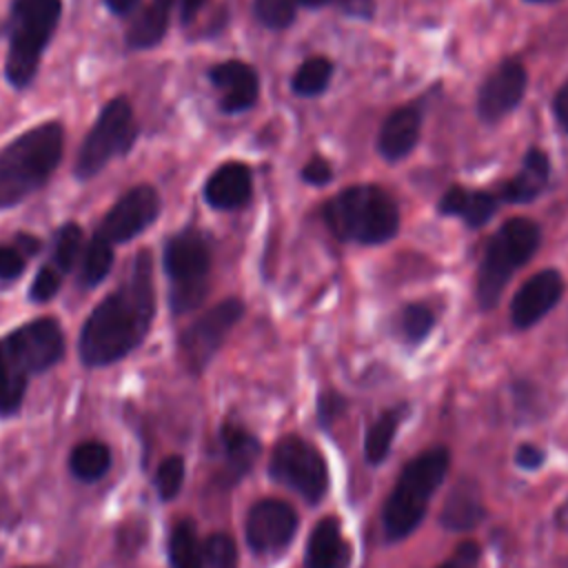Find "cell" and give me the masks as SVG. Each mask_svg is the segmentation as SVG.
<instances>
[{"label": "cell", "mask_w": 568, "mask_h": 568, "mask_svg": "<svg viewBox=\"0 0 568 568\" xmlns=\"http://www.w3.org/2000/svg\"><path fill=\"white\" fill-rule=\"evenodd\" d=\"M153 317V257L149 248H142L131 260L124 280L84 320L78 337L82 364L100 368L126 357L144 342Z\"/></svg>", "instance_id": "cell-1"}, {"label": "cell", "mask_w": 568, "mask_h": 568, "mask_svg": "<svg viewBox=\"0 0 568 568\" xmlns=\"http://www.w3.org/2000/svg\"><path fill=\"white\" fill-rule=\"evenodd\" d=\"M64 355V333L55 317H38L0 337V417L20 410L29 379Z\"/></svg>", "instance_id": "cell-2"}, {"label": "cell", "mask_w": 568, "mask_h": 568, "mask_svg": "<svg viewBox=\"0 0 568 568\" xmlns=\"http://www.w3.org/2000/svg\"><path fill=\"white\" fill-rule=\"evenodd\" d=\"M64 153V129L49 120L27 129L0 151V211L42 189Z\"/></svg>", "instance_id": "cell-3"}, {"label": "cell", "mask_w": 568, "mask_h": 568, "mask_svg": "<svg viewBox=\"0 0 568 568\" xmlns=\"http://www.w3.org/2000/svg\"><path fill=\"white\" fill-rule=\"evenodd\" d=\"M448 468L450 453L444 446H433L406 462L382 508L386 541L406 539L422 524L430 497L442 486Z\"/></svg>", "instance_id": "cell-4"}, {"label": "cell", "mask_w": 568, "mask_h": 568, "mask_svg": "<svg viewBox=\"0 0 568 568\" xmlns=\"http://www.w3.org/2000/svg\"><path fill=\"white\" fill-rule=\"evenodd\" d=\"M335 237L355 244L388 242L399 229V211L388 191L377 184H355L333 195L322 209Z\"/></svg>", "instance_id": "cell-5"}, {"label": "cell", "mask_w": 568, "mask_h": 568, "mask_svg": "<svg viewBox=\"0 0 568 568\" xmlns=\"http://www.w3.org/2000/svg\"><path fill=\"white\" fill-rule=\"evenodd\" d=\"M60 16L62 0H11L4 75L13 89L29 87L38 75L42 53L55 33Z\"/></svg>", "instance_id": "cell-6"}, {"label": "cell", "mask_w": 568, "mask_h": 568, "mask_svg": "<svg viewBox=\"0 0 568 568\" xmlns=\"http://www.w3.org/2000/svg\"><path fill=\"white\" fill-rule=\"evenodd\" d=\"M541 231L528 217H513L504 222L488 240L477 271V302L484 311L497 306L504 288L517 268L530 262L539 248Z\"/></svg>", "instance_id": "cell-7"}, {"label": "cell", "mask_w": 568, "mask_h": 568, "mask_svg": "<svg viewBox=\"0 0 568 568\" xmlns=\"http://www.w3.org/2000/svg\"><path fill=\"white\" fill-rule=\"evenodd\" d=\"M164 273L169 280V306L175 315L195 311L209 293V275L213 264L209 237L186 226L173 233L162 253Z\"/></svg>", "instance_id": "cell-8"}, {"label": "cell", "mask_w": 568, "mask_h": 568, "mask_svg": "<svg viewBox=\"0 0 568 568\" xmlns=\"http://www.w3.org/2000/svg\"><path fill=\"white\" fill-rule=\"evenodd\" d=\"M138 140V122L133 115V106L124 95L109 100L89 133L84 135L73 173L78 180L95 178L113 158L126 155Z\"/></svg>", "instance_id": "cell-9"}, {"label": "cell", "mask_w": 568, "mask_h": 568, "mask_svg": "<svg viewBox=\"0 0 568 568\" xmlns=\"http://www.w3.org/2000/svg\"><path fill=\"white\" fill-rule=\"evenodd\" d=\"M268 475L273 481L295 490L306 504H320L328 490V466L320 448L300 435L277 439Z\"/></svg>", "instance_id": "cell-10"}, {"label": "cell", "mask_w": 568, "mask_h": 568, "mask_svg": "<svg viewBox=\"0 0 568 568\" xmlns=\"http://www.w3.org/2000/svg\"><path fill=\"white\" fill-rule=\"evenodd\" d=\"M242 315L244 302L237 297H229L211 306L182 331L178 348L184 366L193 375H200L211 364V359L217 355V351L226 342L233 326L242 320Z\"/></svg>", "instance_id": "cell-11"}, {"label": "cell", "mask_w": 568, "mask_h": 568, "mask_svg": "<svg viewBox=\"0 0 568 568\" xmlns=\"http://www.w3.org/2000/svg\"><path fill=\"white\" fill-rule=\"evenodd\" d=\"M162 211L160 193L151 184L131 186L102 217L93 237L109 246L131 242L135 235L144 233Z\"/></svg>", "instance_id": "cell-12"}, {"label": "cell", "mask_w": 568, "mask_h": 568, "mask_svg": "<svg viewBox=\"0 0 568 568\" xmlns=\"http://www.w3.org/2000/svg\"><path fill=\"white\" fill-rule=\"evenodd\" d=\"M300 528V515L288 501L266 497L255 501L244 521V537L255 555L282 552Z\"/></svg>", "instance_id": "cell-13"}, {"label": "cell", "mask_w": 568, "mask_h": 568, "mask_svg": "<svg viewBox=\"0 0 568 568\" xmlns=\"http://www.w3.org/2000/svg\"><path fill=\"white\" fill-rule=\"evenodd\" d=\"M528 87L526 67L519 60H504L481 84L477 93V113L484 122H497L508 115Z\"/></svg>", "instance_id": "cell-14"}, {"label": "cell", "mask_w": 568, "mask_h": 568, "mask_svg": "<svg viewBox=\"0 0 568 568\" xmlns=\"http://www.w3.org/2000/svg\"><path fill=\"white\" fill-rule=\"evenodd\" d=\"M564 295V277L555 268L530 275L510 302V320L517 328H530L546 317Z\"/></svg>", "instance_id": "cell-15"}, {"label": "cell", "mask_w": 568, "mask_h": 568, "mask_svg": "<svg viewBox=\"0 0 568 568\" xmlns=\"http://www.w3.org/2000/svg\"><path fill=\"white\" fill-rule=\"evenodd\" d=\"M211 84L220 91V109L224 113L248 111L260 95V78L255 69L242 60H226L209 71Z\"/></svg>", "instance_id": "cell-16"}, {"label": "cell", "mask_w": 568, "mask_h": 568, "mask_svg": "<svg viewBox=\"0 0 568 568\" xmlns=\"http://www.w3.org/2000/svg\"><path fill=\"white\" fill-rule=\"evenodd\" d=\"M262 453L260 439L237 424H224L220 428V468L215 479L229 488L237 484L257 462Z\"/></svg>", "instance_id": "cell-17"}, {"label": "cell", "mask_w": 568, "mask_h": 568, "mask_svg": "<svg viewBox=\"0 0 568 568\" xmlns=\"http://www.w3.org/2000/svg\"><path fill=\"white\" fill-rule=\"evenodd\" d=\"M253 193L251 169L242 162L220 164L204 182V200L211 209L235 211L242 209Z\"/></svg>", "instance_id": "cell-18"}, {"label": "cell", "mask_w": 568, "mask_h": 568, "mask_svg": "<svg viewBox=\"0 0 568 568\" xmlns=\"http://www.w3.org/2000/svg\"><path fill=\"white\" fill-rule=\"evenodd\" d=\"M353 561V548L342 535L339 519L328 515L322 517L304 550V568H348Z\"/></svg>", "instance_id": "cell-19"}, {"label": "cell", "mask_w": 568, "mask_h": 568, "mask_svg": "<svg viewBox=\"0 0 568 568\" xmlns=\"http://www.w3.org/2000/svg\"><path fill=\"white\" fill-rule=\"evenodd\" d=\"M422 133V111L417 104L395 109L382 124L377 135V151L382 158L397 162L406 158Z\"/></svg>", "instance_id": "cell-20"}, {"label": "cell", "mask_w": 568, "mask_h": 568, "mask_svg": "<svg viewBox=\"0 0 568 568\" xmlns=\"http://www.w3.org/2000/svg\"><path fill=\"white\" fill-rule=\"evenodd\" d=\"M486 517L479 490L473 481H459L446 497L439 510V524L450 532H466L479 526Z\"/></svg>", "instance_id": "cell-21"}, {"label": "cell", "mask_w": 568, "mask_h": 568, "mask_svg": "<svg viewBox=\"0 0 568 568\" xmlns=\"http://www.w3.org/2000/svg\"><path fill=\"white\" fill-rule=\"evenodd\" d=\"M550 178V160L541 149H530L524 155L521 169L501 186V197L513 204H526L535 200Z\"/></svg>", "instance_id": "cell-22"}, {"label": "cell", "mask_w": 568, "mask_h": 568, "mask_svg": "<svg viewBox=\"0 0 568 568\" xmlns=\"http://www.w3.org/2000/svg\"><path fill=\"white\" fill-rule=\"evenodd\" d=\"M497 206V195L488 191H466L462 186H450L439 200V211L444 215H457L470 229L484 226L495 215Z\"/></svg>", "instance_id": "cell-23"}, {"label": "cell", "mask_w": 568, "mask_h": 568, "mask_svg": "<svg viewBox=\"0 0 568 568\" xmlns=\"http://www.w3.org/2000/svg\"><path fill=\"white\" fill-rule=\"evenodd\" d=\"M173 2L175 0H149L146 9L135 16L126 31V47L135 51L158 47L166 36Z\"/></svg>", "instance_id": "cell-24"}, {"label": "cell", "mask_w": 568, "mask_h": 568, "mask_svg": "<svg viewBox=\"0 0 568 568\" xmlns=\"http://www.w3.org/2000/svg\"><path fill=\"white\" fill-rule=\"evenodd\" d=\"M406 415H408V404H395V406L382 410L373 419V424L368 426V430L364 435V457L371 466H379L388 457L395 433H397L399 424L406 419Z\"/></svg>", "instance_id": "cell-25"}, {"label": "cell", "mask_w": 568, "mask_h": 568, "mask_svg": "<svg viewBox=\"0 0 568 568\" xmlns=\"http://www.w3.org/2000/svg\"><path fill=\"white\" fill-rule=\"evenodd\" d=\"M111 468V448L100 439L80 442L69 455V470L80 481H98Z\"/></svg>", "instance_id": "cell-26"}, {"label": "cell", "mask_w": 568, "mask_h": 568, "mask_svg": "<svg viewBox=\"0 0 568 568\" xmlns=\"http://www.w3.org/2000/svg\"><path fill=\"white\" fill-rule=\"evenodd\" d=\"M169 561L171 568H202L200 541L191 519H182L173 526L169 537Z\"/></svg>", "instance_id": "cell-27"}, {"label": "cell", "mask_w": 568, "mask_h": 568, "mask_svg": "<svg viewBox=\"0 0 568 568\" xmlns=\"http://www.w3.org/2000/svg\"><path fill=\"white\" fill-rule=\"evenodd\" d=\"M331 78H333V62L328 58L313 55L297 67V71L293 73L291 87L302 98H315L331 84Z\"/></svg>", "instance_id": "cell-28"}, {"label": "cell", "mask_w": 568, "mask_h": 568, "mask_svg": "<svg viewBox=\"0 0 568 568\" xmlns=\"http://www.w3.org/2000/svg\"><path fill=\"white\" fill-rule=\"evenodd\" d=\"M113 266V246L104 244L102 240L93 237L82 251V262H80V275L78 282L82 288H93L98 286L111 271Z\"/></svg>", "instance_id": "cell-29"}, {"label": "cell", "mask_w": 568, "mask_h": 568, "mask_svg": "<svg viewBox=\"0 0 568 568\" xmlns=\"http://www.w3.org/2000/svg\"><path fill=\"white\" fill-rule=\"evenodd\" d=\"M82 244H84V233L75 222H67L55 231V240H53V248H51V266L58 273H67L71 271V266L75 264V260L82 253Z\"/></svg>", "instance_id": "cell-30"}, {"label": "cell", "mask_w": 568, "mask_h": 568, "mask_svg": "<svg viewBox=\"0 0 568 568\" xmlns=\"http://www.w3.org/2000/svg\"><path fill=\"white\" fill-rule=\"evenodd\" d=\"M435 315L424 304H408L397 313V333L408 344H419L426 339V335L433 331Z\"/></svg>", "instance_id": "cell-31"}, {"label": "cell", "mask_w": 568, "mask_h": 568, "mask_svg": "<svg viewBox=\"0 0 568 568\" xmlns=\"http://www.w3.org/2000/svg\"><path fill=\"white\" fill-rule=\"evenodd\" d=\"M202 568H237V546L231 535L213 532L200 544Z\"/></svg>", "instance_id": "cell-32"}, {"label": "cell", "mask_w": 568, "mask_h": 568, "mask_svg": "<svg viewBox=\"0 0 568 568\" xmlns=\"http://www.w3.org/2000/svg\"><path fill=\"white\" fill-rule=\"evenodd\" d=\"M253 11L264 27L280 31L295 22L300 4L297 0H255Z\"/></svg>", "instance_id": "cell-33"}, {"label": "cell", "mask_w": 568, "mask_h": 568, "mask_svg": "<svg viewBox=\"0 0 568 568\" xmlns=\"http://www.w3.org/2000/svg\"><path fill=\"white\" fill-rule=\"evenodd\" d=\"M184 484V459L180 455H169L164 462H160L155 470V490L160 499L169 501L173 499Z\"/></svg>", "instance_id": "cell-34"}, {"label": "cell", "mask_w": 568, "mask_h": 568, "mask_svg": "<svg viewBox=\"0 0 568 568\" xmlns=\"http://www.w3.org/2000/svg\"><path fill=\"white\" fill-rule=\"evenodd\" d=\"M62 280L64 275L58 273L51 264H44L40 266L38 275L33 277L31 286H29V300L31 302H38V304H44L49 300H53L62 286Z\"/></svg>", "instance_id": "cell-35"}, {"label": "cell", "mask_w": 568, "mask_h": 568, "mask_svg": "<svg viewBox=\"0 0 568 568\" xmlns=\"http://www.w3.org/2000/svg\"><path fill=\"white\" fill-rule=\"evenodd\" d=\"M481 557V546L475 539L459 541L453 552L437 568H477Z\"/></svg>", "instance_id": "cell-36"}, {"label": "cell", "mask_w": 568, "mask_h": 568, "mask_svg": "<svg viewBox=\"0 0 568 568\" xmlns=\"http://www.w3.org/2000/svg\"><path fill=\"white\" fill-rule=\"evenodd\" d=\"M344 410H346V399L339 393L324 390L317 397V422L322 424V428H331V424H335V419L344 415Z\"/></svg>", "instance_id": "cell-37"}, {"label": "cell", "mask_w": 568, "mask_h": 568, "mask_svg": "<svg viewBox=\"0 0 568 568\" xmlns=\"http://www.w3.org/2000/svg\"><path fill=\"white\" fill-rule=\"evenodd\" d=\"M27 257L18 246L0 244V280H16L22 275Z\"/></svg>", "instance_id": "cell-38"}, {"label": "cell", "mask_w": 568, "mask_h": 568, "mask_svg": "<svg viewBox=\"0 0 568 568\" xmlns=\"http://www.w3.org/2000/svg\"><path fill=\"white\" fill-rule=\"evenodd\" d=\"M302 180L313 184V186H322V184H328L333 180V166L328 160L324 158H311L304 169H302Z\"/></svg>", "instance_id": "cell-39"}, {"label": "cell", "mask_w": 568, "mask_h": 568, "mask_svg": "<svg viewBox=\"0 0 568 568\" xmlns=\"http://www.w3.org/2000/svg\"><path fill=\"white\" fill-rule=\"evenodd\" d=\"M544 462H546V453L537 444L526 442V444H519L515 450V464L521 470H537L544 466Z\"/></svg>", "instance_id": "cell-40"}, {"label": "cell", "mask_w": 568, "mask_h": 568, "mask_svg": "<svg viewBox=\"0 0 568 568\" xmlns=\"http://www.w3.org/2000/svg\"><path fill=\"white\" fill-rule=\"evenodd\" d=\"M335 4L339 7L342 13L359 20L371 18L375 11V0H335Z\"/></svg>", "instance_id": "cell-41"}, {"label": "cell", "mask_w": 568, "mask_h": 568, "mask_svg": "<svg viewBox=\"0 0 568 568\" xmlns=\"http://www.w3.org/2000/svg\"><path fill=\"white\" fill-rule=\"evenodd\" d=\"M552 111H555V118L557 122L564 126V131L568 133V82L559 87V91L555 93V100H552Z\"/></svg>", "instance_id": "cell-42"}, {"label": "cell", "mask_w": 568, "mask_h": 568, "mask_svg": "<svg viewBox=\"0 0 568 568\" xmlns=\"http://www.w3.org/2000/svg\"><path fill=\"white\" fill-rule=\"evenodd\" d=\"M206 4V0H178V11H180V22L189 24L200 9Z\"/></svg>", "instance_id": "cell-43"}, {"label": "cell", "mask_w": 568, "mask_h": 568, "mask_svg": "<svg viewBox=\"0 0 568 568\" xmlns=\"http://www.w3.org/2000/svg\"><path fill=\"white\" fill-rule=\"evenodd\" d=\"M104 4H106V9L111 13L126 16V13H131L140 4V0H104Z\"/></svg>", "instance_id": "cell-44"}, {"label": "cell", "mask_w": 568, "mask_h": 568, "mask_svg": "<svg viewBox=\"0 0 568 568\" xmlns=\"http://www.w3.org/2000/svg\"><path fill=\"white\" fill-rule=\"evenodd\" d=\"M16 246L22 251L24 257H29L31 253H36L40 248V242H38V237L22 233V235H16Z\"/></svg>", "instance_id": "cell-45"}, {"label": "cell", "mask_w": 568, "mask_h": 568, "mask_svg": "<svg viewBox=\"0 0 568 568\" xmlns=\"http://www.w3.org/2000/svg\"><path fill=\"white\" fill-rule=\"evenodd\" d=\"M331 2H335V0H297V4L306 7V9H320V7H326Z\"/></svg>", "instance_id": "cell-46"}, {"label": "cell", "mask_w": 568, "mask_h": 568, "mask_svg": "<svg viewBox=\"0 0 568 568\" xmlns=\"http://www.w3.org/2000/svg\"><path fill=\"white\" fill-rule=\"evenodd\" d=\"M526 2H535V4H544V2H557V0H526Z\"/></svg>", "instance_id": "cell-47"}, {"label": "cell", "mask_w": 568, "mask_h": 568, "mask_svg": "<svg viewBox=\"0 0 568 568\" xmlns=\"http://www.w3.org/2000/svg\"><path fill=\"white\" fill-rule=\"evenodd\" d=\"M22 568H44V566H22Z\"/></svg>", "instance_id": "cell-48"}, {"label": "cell", "mask_w": 568, "mask_h": 568, "mask_svg": "<svg viewBox=\"0 0 568 568\" xmlns=\"http://www.w3.org/2000/svg\"><path fill=\"white\" fill-rule=\"evenodd\" d=\"M566 568H568V566H566Z\"/></svg>", "instance_id": "cell-49"}]
</instances>
